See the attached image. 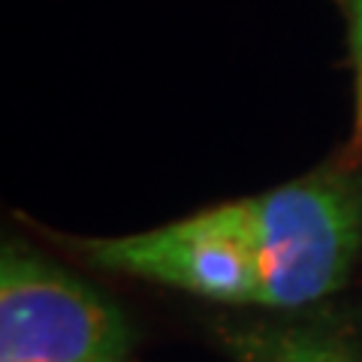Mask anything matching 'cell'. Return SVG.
Here are the masks:
<instances>
[{
  "instance_id": "277c9868",
  "label": "cell",
  "mask_w": 362,
  "mask_h": 362,
  "mask_svg": "<svg viewBox=\"0 0 362 362\" xmlns=\"http://www.w3.org/2000/svg\"><path fill=\"white\" fill-rule=\"evenodd\" d=\"M235 362H356L338 335L296 326H254L226 332Z\"/></svg>"
},
{
  "instance_id": "6da1fadb",
  "label": "cell",
  "mask_w": 362,
  "mask_h": 362,
  "mask_svg": "<svg viewBox=\"0 0 362 362\" xmlns=\"http://www.w3.org/2000/svg\"><path fill=\"white\" fill-rule=\"evenodd\" d=\"M257 272V305L299 308L338 290L362 254V160L223 202Z\"/></svg>"
},
{
  "instance_id": "7a4b0ae2",
  "label": "cell",
  "mask_w": 362,
  "mask_h": 362,
  "mask_svg": "<svg viewBox=\"0 0 362 362\" xmlns=\"http://www.w3.org/2000/svg\"><path fill=\"white\" fill-rule=\"evenodd\" d=\"M130 344L121 311L37 251L0 257V362H118Z\"/></svg>"
},
{
  "instance_id": "5b68a950",
  "label": "cell",
  "mask_w": 362,
  "mask_h": 362,
  "mask_svg": "<svg viewBox=\"0 0 362 362\" xmlns=\"http://www.w3.org/2000/svg\"><path fill=\"white\" fill-rule=\"evenodd\" d=\"M344 16L347 58L354 70V133L347 145V160H362V0H335Z\"/></svg>"
},
{
  "instance_id": "3957f363",
  "label": "cell",
  "mask_w": 362,
  "mask_h": 362,
  "mask_svg": "<svg viewBox=\"0 0 362 362\" xmlns=\"http://www.w3.org/2000/svg\"><path fill=\"white\" fill-rule=\"evenodd\" d=\"M78 251L100 269L148 278L206 299H259L254 263L226 214V206L197 211L148 233L90 239L78 245Z\"/></svg>"
}]
</instances>
